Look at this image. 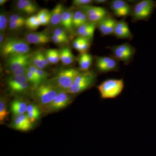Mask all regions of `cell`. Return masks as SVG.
I'll return each mask as SVG.
<instances>
[{"instance_id": "6da1fadb", "label": "cell", "mask_w": 156, "mask_h": 156, "mask_svg": "<svg viewBox=\"0 0 156 156\" xmlns=\"http://www.w3.org/2000/svg\"><path fill=\"white\" fill-rule=\"evenodd\" d=\"M61 91L53 81H46L34 91V97L43 108L51 103Z\"/></svg>"}, {"instance_id": "7a4b0ae2", "label": "cell", "mask_w": 156, "mask_h": 156, "mask_svg": "<svg viewBox=\"0 0 156 156\" xmlns=\"http://www.w3.org/2000/svg\"><path fill=\"white\" fill-rule=\"evenodd\" d=\"M125 88L123 79H108L103 81L97 87L102 99H113L121 95Z\"/></svg>"}, {"instance_id": "3957f363", "label": "cell", "mask_w": 156, "mask_h": 156, "mask_svg": "<svg viewBox=\"0 0 156 156\" xmlns=\"http://www.w3.org/2000/svg\"><path fill=\"white\" fill-rule=\"evenodd\" d=\"M30 48L26 41L10 38L5 41L1 48V53L5 57L30 53Z\"/></svg>"}, {"instance_id": "277c9868", "label": "cell", "mask_w": 156, "mask_h": 156, "mask_svg": "<svg viewBox=\"0 0 156 156\" xmlns=\"http://www.w3.org/2000/svg\"><path fill=\"white\" fill-rule=\"evenodd\" d=\"M96 79V73L93 71L82 72L76 77L72 87L65 92L69 94L83 92L95 85Z\"/></svg>"}, {"instance_id": "5b68a950", "label": "cell", "mask_w": 156, "mask_h": 156, "mask_svg": "<svg viewBox=\"0 0 156 156\" xmlns=\"http://www.w3.org/2000/svg\"><path fill=\"white\" fill-rule=\"evenodd\" d=\"M156 7V2L153 0H142L133 6L132 22L148 21L151 17Z\"/></svg>"}, {"instance_id": "8992f818", "label": "cell", "mask_w": 156, "mask_h": 156, "mask_svg": "<svg viewBox=\"0 0 156 156\" xmlns=\"http://www.w3.org/2000/svg\"><path fill=\"white\" fill-rule=\"evenodd\" d=\"M81 72L80 70L75 68L61 70L52 81L61 91L66 92L72 87L76 77Z\"/></svg>"}, {"instance_id": "52a82bcc", "label": "cell", "mask_w": 156, "mask_h": 156, "mask_svg": "<svg viewBox=\"0 0 156 156\" xmlns=\"http://www.w3.org/2000/svg\"><path fill=\"white\" fill-rule=\"evenodd\" d=\"M111 51L112 57L118 61H122L126 65L131 63L134 58L136 50L133 46L128 43L109 47Z\"/></svg>"}, {"instance_id": "ba28073f", "label": "cell", "mask_w": 156, "mask_h": 156, "mask_svg": "<svg viewBox=\"0 0 156 156\" xmlns=\"http://www.w3.org/2000/svg\"><path fill=\"white\" fill-rule=\"evenodd\" d=\"M79 9L87 14L89 22L96 24L111 15L107 9L100 6L89 5Z\"/></svg>"}, {"instance_id": "9c48e42d", "label": "cell", "mask_w": 156, "mask_h": 156, "mask_svg": "<svg viewBox=\"0 0 156 156\" xmlns=\"http://www.w3.org/2000/svg\"><path fill=\"white\" fill-rule=\"evenodd\" d=\"M95 68L100 73H106L118 71L119 66V61L112 56H96Z\"/></svg>"}, {"instance_id": "30bf717a", "label": "cell", "mask_w": 156, "mask_h": 156, "mask_svg": "<svg viewBox=\"0 0 156 156\" xmlns=\"http://www.w3.org/2000/svg\"><path fill=\"white\" fill-rule=\"evenodd\" d=\"M29 83L26 75H11L7 80V85L9 90L15 94L27 92L29 89Z\"/></svg>"}, {"instance_id": "8fae6325", "label": "cell", "mask_w": 156, "mask_h": 156, "mask_svg": "<svg viewBox=\"0 0 156 156\" xmlns=\"http://www.w3.org/2000/svg\"><path fill=\"white\" fill-rule=\"evenodd\" d=\"M32 53L15 55L7 58L6 66L10 72L12 73L31 64L30 58Z\"/></svg>"}, {"instance_id": "7c38bea8", "label": "cell", "mask_w": 156, "mask_h": 156, "mask_svg": "<svg viewBox=\"0 0 156 156\" xmlns=\"http://www.w3.org/2000/svg\"><path fill=\"white\" fill-rule=\"evenodd\" d=\"M110 9L115 17L122 19L131 16L133 6L123 0H113L109 2Z\"/></svg>"}, {"instance_id": "4fadbf2b", "label": "cell", "mask_w": 156, "mask_h": 156, "mask_svg": "<svg viewBox=\"0 0 156 156\" xmlns=\"http://www.w3.org/2000/svg\"><path fill=\"white\" fill-rule=\"evenodd\" d=\"M72 98L70 94L64 91H61L55 99L50 104L43 108L46 112H52L61 109L71 103Z\"/></svg>"}, {"instance_id": "5bb4252c", "label": "cell", "mask_w": 156, "mask_h": 156, "mask_svg": "<svg viewBox=\"0 0 156 156\" xmlns=\"http://www.w3.org/2000/svg\"><path fill=\"white\" fill-rule=\"evenodd\" d=\"M118 21L110 15L98 23L97 27L102 36L114 35Z\"/></svg>"}, {"instance_id": "9a60e30c", "label": "cell", "mask_w": 156, "mask_h": 156, "mask_svg": "<svg viewBox=\"0 0 156 156\" xmlns=\"http://www.w3.org/2000/svg\"><path fill=\"white\" fill-rule=\"evenodd\" d=\"M114 35L118 39L129 40H131L134 37L128 23L124 19L118 20L115 27Z\"/></svg>"}, {"instance_id": "2e32d148", "label": "cell", "mask_w": 156, "mask_h": 156, "mask_svg": "<svg viewBox=\"0 0 156 156\" xmlns=\"http://www.w3.org/2000/svg\"><path fill=\"white\" fill-rule=\"evenodd\" d=\"M33 124L29 120L27 115L23 114L14 117L11 123V126L18 131H29L33 128Z\"/></svg>"}, {"instance_id": "e0dca14e", "label": "cell", "mask_w": 156, "mask_h": 156, "mask_svg": "<svg viewBox=\"0 0 156 156\" xmlns=\"http://www.w3.org/2000/svg\"><path fill=\"white\" fill-rule=\"evenodd\" d=\"M26 40L28 44L36 45H44L51 41L50 36L44 32H32L27 34Z\"/></svg>"}, {"instance_id": "ac0fdd59", "label": "cell", "mask_w": 156, "mask_h": 156, "mask_svg": "<svg viewBox=\"0 0 156 156\" xmlns=\"http://www.w3.org/2000/svg\"><path fill=\"white\" fill-rule=\"evenodd\" d=\"M17 9L28 15L34 14L38 10L37 4L29 0H19L17 3Z\"/></svg>"}, {"instance_id": "d6986e66", "label": "cell", "mask_w": 156, "mask_h": 156, "mask_svg": "<svg viewBox=\"0 0 156 156\" xmlns=\"http://www.w3.org/2000/svg\"><path fill=\"white\" fill-rule=\"evenodd\" d=\"M92 62L93 57L88 52L80 54L78 58L80 69L82 72H87L90 70Z\"/></svg>"}, {"instance_id": "ffe728a7", "label": "cell", "mask_w": 156, "mask_h": 156, "mask_svg": "<svg viewBox=\"0 0 156 156\" xmlns=\"http://www.w3.org/2000/svg\"><path fill=\"white\" fill-rule=\"evenodd\" d=\"M74 12L71 10H65L62 14L60 24L65 30L72 32L73 29V15Z\"/></svg>"}, {"instance_id": "44dd1931", "label": "cell", "mask_w": 156, "mask_h": 156, "mask_svg": "<svg viewBox=\"0 0 156 156\" xmlns=\"http://www.w3.org/2000/svg\"><path fill=\"white\" fill-rule=\"evenodd\" d=\"M65 11L64 7L61 4H57L51 11L50 23L52 25L56 26L60 24L62 14Z\"/></svg>"}, {"instance_id": "7402d4cb", "label": "cell", "mask_w": 156, "mask_h": 156, "mask_svg": "<svg viewBox=\"0 0 156 156\" xmlns=\"http://www.w3.org/2000/svg\"><path fill=\"white\" fill-rule=\"evenodd\" d=\"M27 105L26 102L21 99H17L11 102V110L15 116L19 115L26 112Z\"/></svg>"}, {"instance_id": "603a6c76", "label": "cell", "mask_w": 156, "mask_h": 156, "mask_svg": "<svg viewBox=\"0 0 156 156\" xmlns=\"http://www.w3.org/2000/svg\"><path fill=\"white\" fill-rule=\"evenodd\" d=\"M88 21L87 14L85 12L79 9V10L74 11L73 15V26L74 28L77 29L81 26L84 25Z\"/></svg>"}, {"instance_id": "cb8c5ba5", "label": "cell", "mask_w": 156, "mask_h": 156, "mask_svg": "<svg viewBox=\"0 0 156 156\" xmlns=\"http://www.w3.org/2000/svg\"><path fill=\"white\" fill-rule=\"evenodd\" d=\"M42 51L39 50L32 53L31 57L30 62L31 64L33 65L37 68L44 69L46 66L42 59Z\"/></svg>"}, {"instance_id": "d4e9b609", "label": "cell", "mask_w": 156, "mask_h": 156, "mask_svg": "<svg viewBox=\"0 0 156 156\" xmlns=\"http://www.w3.org/2000/svg\"><path fill=\"white\" fill-rule=\"evenodd\" d=\"M41 26H46L50 23L51 12L48 9H42L37 14Z\"/></svg>"}, {"instance_id": "484cf974", "label": "cell", "mask_w": 156, "mask_h": 156, "mask_svg": "<svg viewBox=\"0 0 156 156\" xmlns=\"http://www.w3.org/2000/svg\"><path fill=\"white\" fill-rule=\"evenodd\" d=\"M25 25L28 29L31 30H36L41 26L37 15H32L26 19Z\"/></svg>"}, {"instance_id": "4316f807", "label": "cell", "mask_w": 156, "mask_h": 156, "mask_svg": "<svg viewBox=\"0 0 156 156\" xmlns=\"http://www.w3.org/2000/svg\"><path fill=\"white\" fill-rule=\"evenodd\" d=\"M9 115L6 99L2 96L0 98V122L1 124L7 119Z\"/></svg>"}, {"instance_id": "83f0119b", "label": "cell", "mask_w": 156, "mask_h": 156, "mask_svg": "<svg viewBox=\"0 0 156 156\" xmlns=\"http://www.w3.org/2000/svg\"><path fill=\"white\" fill-rule=\"evenodd\" d=\"M95 24H97L95 23H92L88 22L84 25L81 26L79 28L77 29L76 34L78 37L80 36L83 34L85 33Z\"/></svg>"}, {"instance_id": "f1b7e54d", "label": "cell", "mask_w": 156, "mask_h": 156, "mask_svg": "<svg viewBox=\"0 0 156 156\" xmlns=\"http://www.w3.org/2000/svg\"><path fill=\"white\" fill-rule=\"evenodd\" d=\"M53 35L60 38L65 40L68 43H69V39L66 32L65 30L61 28H56L53 32Z\"/></svg>"}, {"instance_id": "f546056e", "label": "cell", "mask_w": 156, "mask_h": 156, "mask_svg": "<svg viewBox=\"0 0 156 156\" xmlns=\"http://www.w3.org/2000/svg\"><path fill=\"white\" fill-rule=\"evenodd\" d=\"M8 23L9 20H8L7 16L5 13L1 12L0 14V30L1 32H3L6 30L7 27H8Z\"/></svg>"}, {"instance_id": "4dcf8cb0", "label": "cell", "mask_w": 156, "mask_h": 156, "mask_svg": "<svg viewBox=\"0 0 156 156\" xmlns=\"http://www.w3.org/2000/svg\"><path fill=\"white\" fill-rule=\"evenodd\" d=\"M93 2L94 1L92 0H74L73 2V5L79 9L84 6L91 5Z\"/></svg>"}, {"instance_id": "1f68e13d", "label": "cell", "mask_w": 156, "mask_h": 156, "mask_svg": "<svg viewBox=\"0 0 156 156\" xmlns=\"http://www.w3.org/2000/svg\"><path fill=\"white\" fill-rule=\"evenodd\" d=\"M9 23L13 22L20 23L25 24L26 19L21 15L17 14H12L9 18Z\"/></svg>"}, {"instance_id": "d6a6232c", "label": "cell", "mask_w": 156, "mask_h": 156, "mask_svg": "<svg viewBox=\"0 0 156 156\" xmlns=\"http://www.w3.org/2000/svg\"><path fill=\"white\" fill-rule=\"evenodd\" d=\"M37 73L39 80L41 83L46 81L47 78L49 76L48 73L43 69H39L37 68Z\"/></svg>"}, {"instance_id": "836d02e7", "label": "cell", "mask_w": 156, "mask_h": 156, "mask_svg": "<svg viewBox=\"0 0 156 156\" xmlns=\"http://www.w3.org/2000/svg\"><path fill=\"white\" fill-rule=\"evenodd\" d=\"M69 48L66 47L62 49L59 51V56H60V60L63 64H65L66 61V56H67L68 51Z\"/></svg>"}, {"instance_id": "e575fe53", "label": "cell", "mask_w": 156, "mask_h": 156, "mask_svg": "<svg viewBox=\"0 0 156 156\" xmlns=\"http://www.w3.org/2000/svg\"><path fill=\"white\" fill-rule=\"evenodd\" d=\"M25 24L20 23L13 22L9 23V29L11 30H16L22 28Z\"/></svg>"}, {"instance_id": "d590c367", "label": "cell", "mask_w": 156, "mask_h": 156, "mask_svg": "<svg viewBox=\"0 0 156 156\" xmlns=\"http://www.w3.org/2000/svg\"><path fill=\"white\" fill-rule=\"evenodd\" d=\"M83 39V38L80 37H78L76 38L73 41V47L78 51H79Z\"/></svg>"}, {"instance_id": "8d00e7d4", "label": "cell", "mask_w": 156, "mask_h": 156, "mask_svg": "<svg viewBox=\"0 0 156 156\" xmlns=\"http://www.w3.org/2000/svg\"><path fill=\"white\" fill-rule=\"evenodd\" d=\"M74 61V57L73 55L72 52L70 48L68 51L67 56H66V61L65 65H69L73 63Z\"/></svg>"}, {"instance_id": "74e56055", "label": "cell", "mask_w": 156, "mask_h": 156, "mask_svg": "<svg viewBox=\"0 0 156 156\" xmlns=\"http://www.w3.org/2000/svg\"><path fill=\"white\" fill-rule=\"evenodd\" d=\"M41 112L40 111L34 112L30 113H27V117L32 123H33L37 119L40 117Z\"/></svg>"}, {"instance_id": "f35d334b", "label": "cell", "mask_w": 156, "mask_h": 156, "mask_svg": "<svg viewBox=\"0 0 156 156\" xmlns=\"http://www.w3.org/2000/svg\"><path fill=\"white\" fill-rule=\"evenodd\" d=\"M40 111L38 107L35 104H30L27 105V108L26 112L27 113H30L34 112Z\"/></svg>"}, {"instance_id": "ab89813d", "label": "cell", "mask_w": 156, "mask_h": 156, "mask_svg": "<svg viewBox=\"0 0 156 156\" xmlns=\"http://www.w3.org/2000/svg\"><path fill=\"white\" fill-rule=\"evenodd\" d=\"M51 40L53 41L54 43L57 44H65V43H68L65 40L60 38L58 37H57L56 36L54 35H53V36H52Z\"/></svg>"}, {"instance_id": "60d3db41", "label": "cell", "mask_w": 156, "mask_h": 156, "mask_svg": "<svg viewBox=\"0 0 156 156\" xmlns=\"http://www.w3.org/2000/svg\"><path fill=\"white\" fill-rule=\"evenodd\" d=\"M5 34L4 33L1 32L0 34V47H2L5 43V40H4V37H5Z\"/></svg>"}, {"instance_id": "b9f144b4", "label": "cell", "mask_w": 156, "mask_h": 156, "mask_svg": "<svg viewBox=\"0 0 156 156\" xmlns=\"http://www.w3.org/2000/svg\"><path fill=\"white\" fill-rule=\"evenodd\" d=\"M94 2L97 5H102V4H106L108 1L106 0H95L94 1Z\"/></svg>"}, {"instance_id": "7bdbcfd3", "label": "cell", "mask_w": 156, "mask_h": 156, "mask_svg": "<svg viewBox=\"0 0 156 156\" xmlns=\"http://www.w3.org/2000/svg\"><path fill=\"white\" fill-rule=\"evenodd\" d=\"M8 2V0H0V5L2 6L5 5Z\"/></svg>"}, {"instance_id": "ee69618b", "label": "cell", "mask_w": 156, "mask_h": 156, "mask_svg": "<svg viewBox=\"0 0 156 156\" xmlns=\"http://www.w3.org/2000/svg\"></svg>"}]
</instances>
